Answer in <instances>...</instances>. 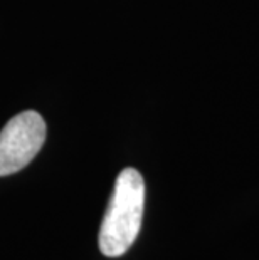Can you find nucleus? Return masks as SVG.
Segmentation results:
<instances>
[{"mask_svg": "<svg viewBox=\"0 0 259 260\" xmlns=\"http://www.w3.org/2000/svg\"><path fill=\"white\" fill-rule=\"evenodd\" d=\"M145 208V181L138 170L125 168L118 175L113 195L104 213L100 250L106 257H121L140 234Z\"/></svg>", "mask_w": 259, "mask_h": 260, "instance_id": "obj_1", "label": "nucleus"}, {"mask_svg": "<svg viewBox=\"0 0 259 260\" xmlns=\"http://www.w3.org/2000/svg\"><path fill=\"white\" fill-rule=\"evenodd\" d=\"M46 121L36 111H24L0 131V176L25 168L46 141Z\"/></svg>", "mask_w": 259, "mask_h": 260, "instance_id": "obj_2", "label": "nucleus"}]
</instances>
